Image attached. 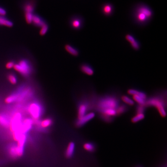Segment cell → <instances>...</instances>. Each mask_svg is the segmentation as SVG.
Returning <instances> with one entry per match:
<instances>
[{"instance_id":"9a60e30c","label":"cell","mask_w":167,"mask_h":167,"mask_svg":"<svg viewBox=\"0 0 167 167\" xmlns=\"http://www.w3.org/2000/svg\"><path fill=\"white\" fill-rule=\"evenodd\" d=\"M14 25L13 23L10 20L6 17L4 15H0V26H6V27H13Z\"/></svg>"},{"instance_id":"8992f818","label":"cell","mask_w":167,"mask_h":167,"mask_svg":"<svg viewBox=\"0 0 167 167\" xmlns=\"http://www.w3.org/2000/svg\"><path fill=\"white\" fill-rule=\"evenodd\" d=\"M36 6V0H23L22 3V8L24 14H34Z\"/></svg>"},{"instance_id":"d4e9b609","label":"cell","mask_w":167,"mask_h":167,"mask_svg":"<svg viewBox=\"0 0 167 167\" xmlns=\"http://www.w3.org/2000/svg\"><path fill=\"white\" fill-rule=\"evenodd\" d=\"M99 117L104 121L106 123H111L114 119V117H111L103 113H99Z\"/></svg>"},{"instance_id":"ac0fdd59","label":"cell","mask_w":167,"mask_h":167,"mask_svg":"<svg viewBox=\"0 0 167 167\" xmlns=\"http://www.w3.org/2000/svg\"><path fill=\"white\" fill-rule=\"evenodd\" d=\"M9 119L3 114H0V125L5 127H8L9 126Z\"/></svg>"},{"instance_id":"2e32d148","label":"cell","mask_w":167,"mask_h":167,"mask_svg":"<svg viewBox=\"0 0 167 167\" xmlns=\"http://www.w3.org/2000/svg\"><path fill=\"white\" fill-rule=\"evenodd\" d=\"M129 110V106L126 104H119L117 108L116 109L117 116L121 115L127 112Z\"/></svg>"},{"instance_id":"83f0119b","label":"cell","mask_w":167,"mask_h":167,"mask_svg":"<svg viewBox=\"0 0 167 167\" xmlns=\"http://www.w3.org/2000/svg\"><path fill=\"white\" fill-rule=\"evenodd\" d=\"M133 99L134 100V101H135V102L138 103V105H145L146 100L141 98L140 97L138 96V95H133Z\"/></svg>"},{"instance_id":"4fadbf2b","label":"cell","mask_w":167,"mask_h":167,"mask_svg":"<svg viewBox=\"0 0 167 167\" xmlns=\"http://www.w3.org/2000/svg\"><path fill=\"white\" fill-rule=\"evenodd\" d=\"M70 25L74 29H80L82 26V20L77 17L73 18L71 20Z\"/></svg>"},{"instance_id":"d6a6232c","label":"cell","mask_w":167,"mask_h":167,"mask_svg":"<svg viewBox=\"0 0 167 167\" xmlns=\"http://www.w3.org/2000/svg\"><path fill=\"white\" fill-rule=\"evenodd\" d=\"M6 14V10H5L3 8L0 7V15H4V16H5Z\"/></svg>"},{"instance_id":"ffe728a7","label":"cell","mask_w":167,"mask_h":167,"mask_svg":"<svg viewBox=\"0 0 167 167\" xmlns=\"http://www.w3.org/2000/svg\"><path fill=\"white\" fill-rule=\"evenodd\" d=\"M113 7L111 4H106L104 5L103 8V12L105 15H111Z\"/></svg>"},{"instance_id":"44dd1931","label":"cell","mask_w":167,"mask_h":167,"mask_svg":"<svg viewBox=\"0 0 167 167\" xmlns=\"http://www.w3.org/2000/svg\"><path fill=\"white\" fill-rule=\"evenodd\" d=\"M121 99L126 105L129 106H133L135 105L134 101L126 95H123L121 97Z\"/></svg>"},{"instance_id":"9c48e42d","label":"cell","mask_w":167,"mask_h":167,"mask_svg":"<svg viewBox=\"0 0 167 167\" xmlns=\"http://www.w3.org/2000/svg\"><path fill=\"white\" fill-rule=\"evenodd\" d=\"M32 124H33V121L31 119L29 118L25 119L23 122H22L19 129L18 131L22 133V134H26L32 128Z\"/></svg>"},{"instance_id":"7402d4cb","label":"cell","mask_w":167,"mask_h":167,"mask_svg":"<svg viewBox=\"0 0 167 167\" xmlns=\"http://www.w3.org/2000/svg\"><path fill=\"white\" fill-rule=\"evenodd\" d=\"M145 117V114L144 113L141 114H135V116L133 117L131 119V121L133 123H136L144 119Z\"/></svg>"},{"instance_id":"f546056e","label":"cell","mask_w":167,"mask_h":167,"mask_svg":"<svg viewBox=\"0 0 167 167\" xmlns=\"http://www.w3.org/2000/svg\"><path fill=\"white\" fill-rule=\"evenodd\" d=\"M8 81L13 85H15L17 83V77L13 74H10L8 75Z\"/></svg>"},{"instance_id":"7a4b0ae2","label":"cell","mask_w":167,"mask_h":167,"mask_svg":"<svg viewBox=\"0 0 167 167\" xmlns=\"http://www.w3.org/2000/svg\"><path fill=\"white\" fill-rule=\"evenodd\" d=\"M166 95L164 96L163 93L156 94L147 98L145 106L146 108L155 107L157 109L161 116L165 117L166 116Z\"/></svg>"},{"instance_id":"30bf717a","label":"cell","mask_w":167,"mask_h":167,"mask_svg":"<svg viewBox=\"0 0 167 167\" xmlns=\"http://www.w3.org/2000/svg\"><path fill=\"white\" fill-rule=\"evenodd\" d=\"M125 39L128 41L129 42L133 49L136 51L139 50L140 48V44L139 42L136 40L133 36L128 34L125 36Z\"/></svg>"},{"instance_id":"8fae6325","label":"cell","mask_w":167,"mask_h":167,"mask_svg":"<svg viewBox=\"0 0 167 167\" xmlns=\"http://www.w3.org/2000/svg\"><path fill=\"white\" fill-rule=\"evenodd\" d=\"M32 23H33V25L36 27L41 28L47 23L45 20L43 19L39 15L34 14L32 18Z\"/></svg>"},{"instance_id":"ba28073f","label":"cell","mask_w":167,"mask_h":167,"mask_svg":"<svg viewBox=\"0 0 167 167\" xmlns=\"http://www.w3.org/2000/svg\"><path fill=\"white\" fill-rule=\"evenodd\" d=\"M29 111L31 116L34 119H38L41 116V108L37 103L31 104L29 107Z\"/></svg>"},{"instance_id":"4316f807","label":"cell","mask_w":167,"mask_h":167,"mask_svg":"<svg viewBox=\"0 0 167 167\" xmlns=\"http://www.w3.org/2000/svg\"><path fill=\"white\" fill-rule=\"evenodd\" d=\"M18 98V96L17 94H12L6 98L5 101L7 104H10L17 100Z\"/></svg>"},{"instance_id":"603a6c76","label":"cell","mask_w":167,"mask_h":167,"mask_svg":"<svg viewBox=\"0 0 167 167\" xmlns=\"http://www.w3.org/2000/svg\"><path fill=\"white\" fill-rule=\"evenodd\" d=\"M8 153L12 158H17V150H16V145H11L8 149Z\"/></svg>"},{"instance_id":"d6986e66","label":"cell","mask_w":167,"mask_h":167,"mask_svg":"<svg viewBox=\"0 0 167 167\" xmlns=\"http://www.w3.org/2000/svg\"><path fill=\"white\" fill-rule=\"evenodd\" d=\"M84 149L88 152H93L96 150V147L94 144L91 142H87L83 145Z\"/></svg>"},{"instance_id":"277c9868","label":"cell","mask_w":167,"mask_h":167,"mask_svg":"<svg viewBox=\"0 0 167 167\" xmlns=\"http://www.w3.org/2000/svg\"><path fill=\"white\" fill-rule=\"evenodd\" d=\"M14 68L23 75H28L30 72L29 65L25 60H21L19 64L14 65Z\"/></svg>"},{"instance_id":"4dcf8cb0","label":"cell","mask_w":167,"mask_h":167,"mask_svg":"<svg viewBox=\"0 0 167 167\" xmlns=\"http://www.w3.org/2000/svg\"><path fill=\"white\" fill-rule=\"evenodd\" d=\"M140 92V91L135 89H129L127 91L129 95H132V96L135 95H138Z\"/></svg>"},{"instance_id":"cb8c5ba5","label":"cell","mask_w":167,"mask_h":167,"mask_svg":"<svg viewBox=\"0 0 167 167\" xmlns=\"http://www.w3.org/2000/svg\"><path fill=\"white\" fill-rule=\"evenodd\" d=\"M135 114H141L144 113V114L146 107L145 105H138L135 107Z\"/></svg>"},{"instance_id":"5bb4252c","label":"cell","mask_w":167,"mask_h":167,"mask_svg":"<svg viewBox=\"0 0 167 167\" xmlns=\"http://www.w3.org/2000/svg\"><path fill=\"white\" fill-rule=\"evenodd\" d=\"M75 144L74 142H70L68 145L67 149L65 151V155L66 157L68 158H70L72 157L74 152Z\"/></svg>"},{"instance_id":"3957f363","label":"cell","mask_w":167,"mask_h":167,"mask_svg":"<svg viewBox=\"0 0 167 167\" xmlns=\"http://www.w3.org/2000/svg\"><path fill=\"white\" fill-rule=\"evenodd\" d=\"M152 12L148 7L142 5L139 7L135 12V18L137 22L140 23H144L151 18Z\"/></svg>"},{"instance_id":"52a82bcc","label":"cell","mask_w":167,"mask_h":167,"mask_svg":"<svg viewBox=\"0 0 167 167\" xmlns=\"http://www.w3.org/2000/svg\"><path fill=\"white\" fill-rule=\"evenodd\" d=\"M95 114L94 112H91L87 113L85 115L80 118H77L75 122L76 126L77 127H81L88 122L91 120L92 119L95 117Z\"/></svg>"},{"instance_id":"6da1fadb","label":"cell","mask_w":167,"mask_h":167,"mask_svg":"<svg viewBox=\"0 0 167 167\" xmlns=\"http://www.w3.org/2000/svg\"><path fill=\"white\" fill-rule=\"evenodd\" d=\"M120 103L119 97L114 94H107L97 98L94 108L98 112L105 109H116Z\"/></svg>"},{"instance_id":"e0dca14e","label":"cell","mask_w":167,"mask_h":167,"mask_svg":"<svg viewBox=\"0 0 167 167\" xmlns=\"http://www.w3.org/2000/svg\"><path fill=\"white\" fill-rule=\"evenodd\" d=\"M65 48L68 53L72 55V56L77 57V56H79V54H80V52H79L78 49L75 48L74 47H72L71 45L66 44L65 46Z\"/></svg>"},{"instance_id":"f1b7e54d","label":"cell","mask_w":167,"mask_h":167,"mask_svg":"<svg viewBox=\"0 0 167 167\" xmlns=\"http://www.w3.org/2000/svg\"><path fill=\"white\" fill-rule=\"evenodd\" d=\"M48 28L49 27L47 23L45 24L42 27H41V30L40 31V35L43 36L46 35V33L48 31Z\"/></svg>"},{"instance_id":"484cf974","label":"cell","mask_w":167,"mask_h":167,"mask_svg":"<svg viewBox=\"0 0 167 167\" xmlns=\"http://www.w3.org/2000/svg\"><path fill=\"white\" fill-rule=\"evenodd\" d=\"M52 120L50 118H47V119H44L43 121H42L41 122V127L47 128L50 126V125L52 124Z\"/></svg>"},{"instance_id":"1f68e13d","label":"cell","mask_w":167,"mask_h":167,"mask_svg":"<svg viewBox=\"0 0 167 167\" xmlns=\"http://www.w3.org/2000/svg\"><path fill=\"white\" fill-rule=\"evenodd\" d=\"M14 65H15V63H14V62H13V61H9L6 65V67L7 68L10 69L14 68Z\"/></svg>"},{"instance_id":"7c38bea8","label":"cell","mask_w":167,"mask_h":167,"mask_svg":"<svg viewBox=\"0 0 167 167\" xmlns=\"http://www.w3.org/2000/svg\"><path fill=\"white\" fill-rule=\"evenodd\" d=\"M80 70L83 73L89 76L93 75L94 72L92 66L87 63L82 64L80 66Z\"/></svg>"},{"instance_id":"5b68a950","label":"cell","mask_w":167,"mask_h":167,"mask_svg":"<svg viewBox=\"0 0 167 167\" xmlns=\"http://www.w3.org/2000/svg\"><path fill=\"white\" fill-rule=\"evenodd\" d=\"M22 115L19 113H17L13 117L9 123V128L13 133L17 132L19 129L22 124Z\"/></svg>"}]
</instances>
